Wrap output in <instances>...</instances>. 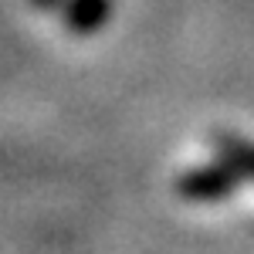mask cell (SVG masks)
<instances>
[{"instance_id": "6da1fadb", "label": "cell", "mask_w": 254, "mask_h": 254, "mask_svg": "<svg viewBox=\"0 0 254 254\" xmlns=\"http://www.w3.org/2000/svg\"><path fill=\"white\" fill-rule=\"evenodd\" d=\"M231 190V173L224 170H193L180 180V193L193 196V200H214Z\"/></svg>"}, {"instance_id": "7a4b0ae2", "label": "cell", "mask_w": 254, "mask_h": 254, "mask_svg": "<svg viewBox=\"0 0 254 254\" xmlns=\"http://www.w3.org/2000/svg\"><path fill=\"white\" fill-rule=\"evenodd\" d=\"M224 149H227L234 166H241L248 176H254V146H248V142H224Z\"/></svg>"}]
</instances>
